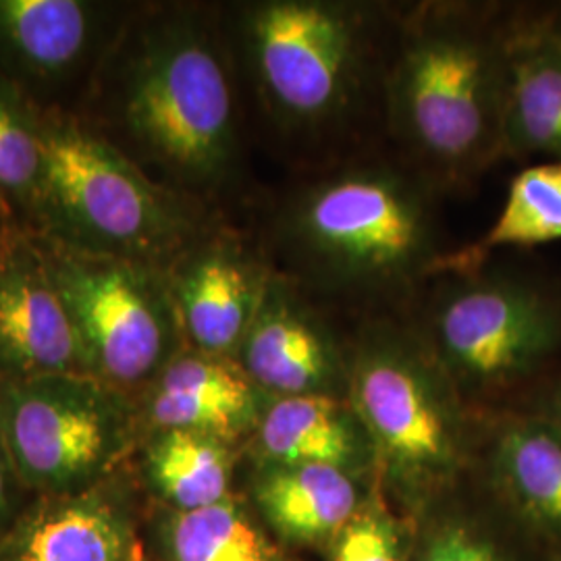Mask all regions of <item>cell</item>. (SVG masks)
<instances>
[{
  "label": "cell",
  "mask_w": 561,
  "mask_h": 561,
  "mask_svg": "<svg viewBox=\"0 0 561 561\" xmlns=\"http://www.w3.org/2000/svg\"><path fill=\"white\" fill-rule=\"evenodd\" d=\"M38 125L42 175L34 202L48 221V238L161 268L192 248L196 219L178 194L81 125Z\"/></svg>",
  "instance_id": "6da1fadb"
},
{
  "label": "cell",
  "mask_w": 561,
  "mask_h": 561,
  "mask_svg": "<svg viewBox=\"0 0 561 561\" xmlns=\"http://www.w3.org/2000/svg\"><path fill=\"white\" fill-rule=\"evenodd\" d=\"M121 117L141 152L185 185H217L238 150L236 96L221 50L192 20L157 23L127 67Z\"/></svg>",
  "instance_id": "7a4b0ae2"
},
{
  "label": "cell",
  "mask_w": 561,
  "mask_h": 561,
  "mask_svg": "<svg viewBox=\"0 0 561 561\" xmlns=\"http://www.w3.org/2000/svg\"><path fill=\"white\" fill-rule=\"evenodd\" d=\"M510 42L456 18L410 32L391 78V113L424 161L468 173L503 154Z\"/></svg>",
  "instance_id": "3957f363"
},
{
  "label": "cell",
  "mask_w": 561,
  "mask_h": 561,
  "mask_svg": "<svg viewBox=\"0 0 561 561\" xmlns=\"http://www.w3.org/2000/svg\"><path fill=\"white\" fill-rule=\"evenodd\" d=\"M38 248L76 329L83 373L117 391L154 381L183 335L169 271L53 238Z\"/></svg>",
  "instance_id": "277c9868"
},
{
  "label": "cell",
  "mask_w": 561,
  "mask_h": 561,
  "mask_svg": "<svg viewBox=\"0 0 561 561\" xmlns=\"http://www.w3.org/2000/svg\"><path fill=\"white\" fill-rule=\"evenodd\" d=\"M289 229L310 266L347 285L398 283L439 259L419 187L389 169H350L312 185Z\"/></svg>",
  "instance_id": "5b68a950"
},
{
  "label": "cell",
  "mask_w": 561,
  "mask_h": 561,
  "mask_svg": "<svg viewBox=\"0 0 561 561\" xmlns=\"http://www.w3.org/2000/svg\"><path fill=\"white\" fill-rule=\"evenodd\" d=\"M0 437L18 481L80 493L125 454L131 410L121 391L90 375L0 377Z\"/></svg>",
  "instance_id": "8992f818"
},
{
  "label": "cell",
  "mask_w": 561,
  "mask_h": 561,
  "mask_svg": "<svg viewBox=\"0 0 561 561\" xmlns=\"http://www.w3.org/2000/svg\"><path fill=\"white\" fill-rule=\"evenodd\" d=\"M245 42L264 99L280 119L319 125L350 102L362 65V23L350 7L268 0L245 20Z\"/></svg>",
  "instance_id": "52a82bcc"
},
{
  "label": "cell",
  "mask_w": 561,
  "mask_h": 561,
  "mask_svg": "<svg viewBox=\"0 0 561 561\" xmlns=\"http://www.w3.org/2000/svg\"><path fill=\"white\" fill-rule=\"evenodd\" d=\"M433 335L442 360L461 379H520L561 345V308L516 279L470 280L442 301Z\"/></svg>",
  "instance_id": "ba28073f"
},
{
  "label": "cell",
  "mask_w": 561,
  "mask_h": 561,
  "mask_svg": "<svg viewBox=\"0 0 561 561\" xmlns=\"http://www.w3.org/2000/svg\"><path fill=\"white\" fill-rule=\"evenodd\" d=\"M358 422L391 470L405 479L447 472L458 456V433L426 364L401 340L366 341L352 375Z\"/></svg>",
  "instance_id": "9c48e42d"
},
{
  "label": "cell",
  "mask_w": 561,
  "mask_h": 561,
  "mask_svg": "<svg viewBox=\"0 0 561 561\" xmlns=\"http://www.w3.org/2000/svg\"><path fill=\"white\" fill-rule=\"evenodd\" d=\"M83 373L76 329L34 241L0 248V377Z\"/></svg>",
  "instance_id": "30bf717a"
},
{
  "label": "cell",
  "mask_w": 561,
  "mask_h": 561,
  "mask_svg": "<svg viewBox=\"0 0 561 561\" xmlns=\"http://www.w3.org/2000/svg\"><path fill=\"white\" fill-rule=\"evenodd\" d=\"M169 277L183 337L198 352L236 358L271 279L261 264L240 243L213 240L183 252Z\"/></svg>",
  "instance_id": "8fae6325"
},
{
  "label": "cell",
  "mask_w": 561,
  "mask_h": 561,
  "mask_svg": "<svg viewBox=\"0 0 561 561\" xmlns=\"http://www.w3.org/2000/svg\"><path fill=\"white\" fill-rule=\"evenodd\" d=\"M238 358L248 377L277 398L329 393L337 375L335 343L324 324L275 277L266 283Z\"/></svg>",
  "instance_id": "7c38bea8"
},
{
  "label": "cell",
  "mask_w": 561,
  "mask_h": 561,
  "mask_svg": "<svg viewBox=\"0 0 561 561\" xmlns=\"http://www.w3.org/2000/svg\"><path fill=\"white\" fill-rule=\"evenodd\" d=\"M262 393L240 362L192 347L154 379L148 414L161 433L190 431L231 443L259 426Z\"/></svg>",
  "instance_id": "4fadbf2b"
},
{
  "label": "cell",
  "mask_w": 561,
  "mask_h": 561,
  "mask_svg": "<svg viewBox=\"0 0 561 561\" xmlns=\"http://www.w3.org/2000/svg\"><path fill=\"white\" fill-rule=\"evenodd\" d=\"M0 561H140L129 516L99 491L57 495L18 522Z\"/></svg>",
  "instance_id": "5bb4252c"
},
{
  "label": "cell",
  "mask_w": 561,
  "mask_h": 561,
  "mask_svg": "<svg viewBox=\"0 0 561 561\" xmlns=\"http://www.w3.org/2000/svg\"><path fill=\"white\" fill-rule=\"evenodd\" d=\"M96 7L80 0H0V62L27 80H60L88 57Z\"/></svg>",
  "instance_id": "9a60e30c"
},
{
  "label": "cell",
  "mask_w": 561,
  "mask_h": 561,
  "mask_svg": "<svg viewBox=\"0 0 561 561\" xmlns=\"http://www.w3.org/2000/svg\"><path fill=\"white\" fill-rule=\"evenodd\" d=\"M503 154L561 162V46L547 27L510 42Z\"/></svg>",
  "instance_id": "2e32d148"
},
{
  "label": "cell",
  "mask_w": 561,
  "mask_h": 561,
  "mask_svg": "<svg viewBox=\"0 0 561 561\" xmlns=\"http://www.w3.org/2000/svg\"><path fill=\"white\" fill-rule=\"evenodd\" d=\"M266 466H333L350 470L360 458V435L340 401L329 393L275 398L256 426Z\"/></svg>",
  "instance_id": "e0dca14e"
},
{
  "label": "cell",
  "mask_w": 561,
  "mask_h": 561,
  "mask_svg": "<svg viewBox=\"0 0 561 561\" xmlns=\"http://www.w3.org/2000/svg\"><path fill=\"white\" fill-rule=\"evenodd\" d=\"M264 518L291 541L335 537L358 512V491L347 470L333 466H266L256 482Z\"/></svg>",
  "instance_id": "ac0fdd59"
},
{
  "label": "cell",
  "mask_w": 561,
  "mask_h": 561,
  "mask_svg": "<svg viewBox=\"0 0 561 561\" xmlns=\"http://www.w3.org/2000/svg\"><path fill=\"white\" fill-rule=\"evenodd\" d=\"M560 240L561 162L530 164L510 183L502 213L481 240L449 256H439L431 273L470 275L495 250L533 248Z\"/></svg>",
  "instance_id": "d6986e66"
},
{
  "label": "cell",
  "mask_w": 561,
  "mask_h": 561,
  "mask_svg": "<svg viewBox=\"0 0 561 561\" xmlns=\"http://www.w3.org/2000/svg\"><path fill=\"white\" fill-rule=\"evenodd\" d=\"M497 470L522 512L561 533V426L545 419L510 424L497 443Z\"/></svg>",
  "instance_id": "ffe728a7"
},
{
  "label": "cell",
  "mask_w": 561,
  "mask_h": 561,
  "mask_svg": "<svg viewBox=\"0 0 561 561\" xmlns=\"http://www.w3.org/2000/svg\"><path fill=\"white\" fill-rule=\"evenodd\" d=\"M146 468L150 482L178 512H192L229 500V443L190 431H162L152 443Z\"/></svg>",
  "instance_id": "44dd1931"
},
{
  "label": "cell",
  "mask_w": 561,
  "mask_h": 561,
  "mask_svg": "<svg viewBox=\"0 0 561 561\" xmlns=\"http://www.w3.org/2000/svg\"><path fill=\"white\" fill-rule=\"evenodd\" d=\"M162 545L167 561H279L261 528L231 500L175 512L164 524Z\"/></svg>",
  "instance_id": "7402d4cb"
},
{
  "label": "cell",
  "mask_w": 561,
  "mask_h": 561,
  "mask_svg": "<svg viewBox=\"0 0 561 561\" xmlns=\"http://www.w3.org/2000/svg\"><path fill=\"white\" fill-rule=\"evenodd\" d=\"M41 175V125L0 92V192L34 202Z\"/></svg>",
  "instance_id": "603a6c76"
},
{
  "label": "cell",
  "mask_w": 561,
  "mask_h": 561,
  "mask_svg": "<svg viewBox=\"0 0 561 561\" xmlns=\"http://www.w3.org/2000/svg\"><path fill=\"white\" fill-rule=\"evenodd\" d=\"M333 561H401L396 524L377 510H362L335 535Z\"/></svg>",
  "instance_id": "cb8c5ba5"
},
{
  "label": "cell",
  "mask_w": 561,
  "mask_h": 561,
  "mask_svg": "<svg viewBox=\"0 0 561 561\" xmlns=\"http://www.w3.org/2000/svg\"><path fill=\"white\" fill-rule=\"evenodd\" d=\"M422 561H503L497 551L479 537L461 530L445 528L431 545Z\"/></svg>",
  "instance_id": "d4e9b609"
},
{
  "label": "cell",
  "mask_w": 561,
  "mask_h": 561,
  "mask_svg": "<svg viewBox=\"0 0 561 561\" xmlns=\"http://www.w3.org/2000/svg\"><path fill=\"white\" fill-rule=\"evenodd\" d=\"M13 477H15V470H13V463L9 460V454H7L4 443H2V437H0V520L9 514V507H11Z\"/></svg>",
  "instance_id": "484cf974"
},
{
  "label": "cell",
  "mask_w": 561,
  "mask_h": 561,
  "mask_svg": "<svg viewBox=\"0 0 561 561\" xmlns=\"http://www.w3.org/2000/svg\"><path fill=\"white\" fill-rule=\"evenodd\" d=\"M547 419L561 426V387L551 396L549 408H547Z\"/></svg>",
  "instance_id": "4316f807"
},
{
  "label": "cell",
  "mask_w": 561,
  "mask_h": 561,
  "mask_svg": "<svg viewBox=\"0 0 561 561\" xmlns=\"http://www.w3.org/2000/svg\"><path fill=\"white\" fill-rule=\"evenodd\" d=\"M547 32H549V36L561 46V15L558 20L553 21L551 25H547Z\"/></svg>",
  "instance_id": "83f0119b"
},
{
  "label": "cell",
  "mask_w": 561,
  "mask_h": 561,
  "mask_svg": "<svg viewBox=\"0 0 561 561\" xmlns=\"http://www.w3.org/2000/svg\"><path fill=\"white\" fill-rule=\"evenodd\" d=\"M0 248H2V241H0Z\"/></svg>",
  "instance_id": "f1b7e54d"
},
{
  "label": "cell",
  "mask_w": 561,
  "mask_h": 561,
  "mask_svg": "<svg viewBox=\"0 0 561 561\" xmlns=\"http://www.w3.org/2000/svg\"><path fill=\"white\" fill-rule=\"evenodd\" d=\"M558 561H561V558H560V560H558Z\"/></svg>",
  "instance_id": "f546056e"
}]
</instances>
